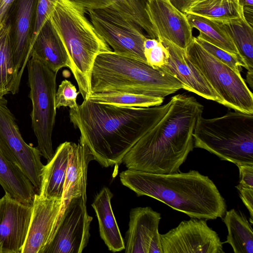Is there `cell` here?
Masks as SVG:
<instances>
[{
    "label": "cell",
    "mask_w": 253,
    "mask_h": 253,
    "mask_svg": "<svg viewBox=\"0 0 253 253\" xmlns=\"http://www.w3.org/2000/svg\"><path fill=\"white\" fill-rule=\"evenodd\" d=\"M170 105L125 107L84 100L70 109V122L80 132V143L102 167L119 166L132 146L164 116Z\"/></svg>",
    "instance_id": "1"
},
{
    "label": "cell",
    "mask_w": 253,
    "mask_h": 253,
    "mask_svg": "<svg viewBox=\"0 0 253 253\" xmlns=\"http://www.w3.org/2000/svg\"><path fill=\"white\" fill-rule=\"evenodd\" d=\"M169 101L164 116L124 157L122 163L128 169L160 174L175 172L193 151V133L203 106L185 94L174 95Z\"/></svg>",
    "instance_id": "2"
},
{
    "label": "cell",
    "mask_w": 253,
    "mask_h": 253,
    "mask_svg": "<svg viewBox=\"0 0 253 253\" xmlns=\"http://www.w3.org/2000/svg\"><path fill=\"white\" fill-rule=\"evenodd\" d=\"M120 178L138 196L156 199L191 218L215 219L227 211L214 182L197 170L160 174L128 169L120 174Z\"/></svg>",
    "instance_id": "3"
},
{
    "label": "cell",
    "mask_w": 253,
    "mask_h": 253,
    "mask_svg": "<svg viewBox=\"0 0 253 253\" xmlns=\"http://www.w3.org/2000/svg\"><path fill=\"white\" fill-rule=\"evenodd\" d=\"M86 11L71 0H54L48 18L69 54L70 70L84 100L91 94L90 77L96 57L113 51L87 18Z\"/></svg>",
    "instance_id": "4"
},
{
    "label": "cell",
    "mask_w": 253,
    "mask_h": 253,
    "mask_svg": "<svg viewBox=\"0 0 253 253\" xmlns=\"http://www.w3.org/2000/svg\"><path fill=\"white\" fill-rule=\"evenodd\" d=\"M182 87L176 78L160 69L113 51L96 57L90 77L91 94L126 92L164 97Z\"/></svg>",
    "instance_id": "5"
},
{
    "label": "cell",
    "mask_w": 253,
    "mask_h": 253,
    "mask_svg": "<svg viewBox=\"0 0 253 253\" xmlns=\"http://www.w3.org/2000/svg\"><path fill=\"white\" fill-rule=\"evenodd\" d=\"M193 136L194 147L236 165H253V114L235 111L210 119L201 115Z\"/></svg>",
    "instance_id": "6"
},
{
    "label": "cell",
    "mask_w": 253,
    "mask_h": 253,
    "mask_svg": "<svg viewBox=\"0 0 253 253\" xmlns=\"http://www.w3.org/2000/svg\"><path fill=\"white\" fill-rule=\"evenodd\" d=\"M27 66L29 97L32 104V128L42 156L49 162L54 154L52 135L56 114L55 101L57 73L35 57H31Z\"/></svg>",
    "instance_id": "7"
},
{
    "label": "cell",
    "mask_w": 253,
    "mask_h": 253,
    "mask_svg": "<svg viewBox=\"0 0 253 253\" xmlns=\"http://www.w3.org/2000/svg\"><path fill=\"white\" fill-rule=\"evenodd\" d=\"M185 50L188 59L218 96L220 104L253 114V95L240 73L212 55L194 37Z\"/></svg>",
    "instance_id": "8"
},
{
    "label": "cell",
    "mask_w": 253,
    "mask_h": 253,
    "mask_svg": "<svg viewBox=\"0 0 253 253\" xmlns=\"http://www.w3.org/2000/svg\"><path fill=\"white\" fill-rule=\"evenodd\" d=\"M4 97L0 99V150L16 165L30 180L39 194L43 165L38 147L28 144L23 138L16 119Z\"/></svg>",
    "instance_id": "9"
},
{
    "label": "cell",
    "mask_w": 253,
    "mask_h": 253,
    "mask_svg": "<svg viewBox=\"0 0 253 253\" xmlns=\"http://www.w3.org/2000/svg\"><path fill=\"white\" fill-rule=\"evenodd\" d=\"M87 12L93 27L114 52L147 63L143 44L147 37L138 25L109 10Z\"/></svg>",
    "instance_id": "10"
},
{
    "label": "cell",
    "mask_w": 253,
    "mask_h": 253,
    "mask_svg": "<svg viewBox=\"0 0 253 253\" xmlns=\"http://www.w3.org/2000/svg\"><path fill=\"white\" fill-rule=\"evenodd\" d=\"M160 236L163 253H224L217 233L204 219L182 221Z\"/></svg>",
    "instance_id": "11"
},
{
    "label": "cell",
    "mask_w": 253,
    "mask_h": 253,
    "mask_svg": "<svg viewBox=\"0 0 253 253\" xmlns=\"http://www.w3.org/2000/svg\"><path fill=\"white\" fill-rule=\"evenodd\" d=\"M86 198L80 196L67 205L54 237L44 253H81L90 237L92 217L86 211Z\"/></svg>",
    "instance_id": "12"
},
{
    "label": "cell",
    "mask_w": 253,
    "mask_h": 253,
    "mask_svg": "<svg viewBox=\"0 0 253 253\" xmlns=\"http://www.w3.org/2000/svg\"><path fill=\"white\" fill-rule=\"evenodd\" d=\"M32 212L9 194L0 199V253H22Z\"/></svg>",
    "instance_id": "13"
},
{
    "label": "cell",
    "mask_w": 253,
    "mask_h": 253,
    "mask_svg": "<svg viewBox=\"0 0 253 253\" xmlns=\"http://www.w3.org/2000/svg\"><path fill=\"white\" fill-rule=\"evenodd\" d=\"M146 11L157 39L165 38L186 49L194 37L185 13L169 0H146Z\"/></svg>",
    "instance_id": "14"
},
{
    "label": "cell",
    "mask_w": 253,
    "mask_h": 253,
    "mask_svg": "<svg viewBox=\"0 0 253 253\" xmlns=\"http://www.w3.org/2000/svg\"><path fill=\"white\" fill-rule=\"evenodd\" d=\"M61 202V199L46 198L35 194L22 253H44L55 234Z\"/></svg>",
    "instance_id": "15"
},
{
    "label": "cell",
    "mask_w": 253,
    "mask_h": 253,
    "mask_svg": "<svg viewBox=\"0 0 253 253\" xmlns=\"http://www.w3.org/2000/svg\"><path fill=\"white\" fill-rule=\"evenodd\" d=\"M37 2V0H16L11 11V44L18 86L30 58Z\"/></svg>",
    "instance_id": "16"
},
{
    "label": "cell",
    "mask_w": 253,
    "mask_h": 253,
    "mask_svg": "<svg viewBox=\"0 0 253 253\" xmlns=\"http://www.w3.org/2000/svg\"><path fill=\"white\" fill-rule=\"evenodd\" d=\"M161 214L151 207L131 210L125 253H163L159 225Z\"/></svg>",
    "instance_id": "17"
},
{
    "label": "cell",
    "mask_w": 253,
    "mask_h": 253,
    "mask_svg": "<svg viewBox=\"0 0 253 253\" xmlns=\"http://www.w3.org/2000/svg\"><path fill=\"white\" fill-rule=\"evenodd\" d=\"M168 51L166 63L159 69L176 78L182 88L219 103L220 99L204 76L188 59L185 49L169 41L158 39Z\"/></svg>",
    "instance_id": "18"
},
{
    "label": "cell",
    "mask_w": 253,
    "mask_h": 253,
    "mask_svg": "<svg viewBox=\"0 0 253 253\" xmlns=\"http://www.w3.org/2000/svg\"><path fill=\"white\" fill-rule=\"evenodd\" d=\"M94 158L84 145L71 142L69 158L64 184L62 202L56 231L69 201L80 196L86 198L87 171L89 163Z\"/></svg>",
    "instance_id": "19"
},
{
    "label": "cell",
    "mask_w": 253,
    "mask_h": 253,
    "mask_svg": "<svg viewBox=\"0 0 253 253\" xmlns=\"http://www.w3.org/2000/svg\"><path fill=\"white\" fill-rule=\"evenodd\" d=\"M31 57L40 59L57 74L63 67L71 68L67 51L49 19L43 25L35 40Z\"/></svg>",
    "instance_id": "20"
},
{
    "label": "cell",
    "mask_w": 253,
    "mask_h": 253,
    "mask_svg": "<svg viewBox=\"0 0 253 253\" xmlns=\"http://www.w3.org/2000/svg\"><path fill=\"white\" fill-rule=\"evenodd\" d=\"M90 10L105 9L117 13L138 25L149 38L157 39L146 11V0H71Z\"/></svg>",
    "instance_id": "21"
},
{
    "label": "cell",
    "mask_w": 253,
    "mask_h": 253,
    "mask_svg": "<svg viewBox=\"0 0 253 253\" xmlns=\"http://www.w3.org/2000/svg\"><path fill=\"white\" fill-rule=\"evenodd\" d=\"M113 193L107 187H103L95 196L91 205L98 219L100 236L113 252L125 249V242L113 213L111 200Z\"/></svg>",
    "instance_id": "22"
},
{
    "label": "cell",
    "mask_w": 253,
    "mask_h": 253,
    "mask_svg": "<svg viewBox=\"0 0 253 253\" xmlns=\"http://www.w3.org/2000/svg\"><path fill=\"white\" fill-rule=\"evenodd\" d=\"M70 142L57 148L52 159L44 166L39 195L49 199H61L68 165Z\"/></svg>",
    "instance_id": "23"
},
{
    "label": "cell",
    "mask_w": 253,
    "mask_h": 253,
    "mask_svg": "<svg viewBox=\"0 0 253 253\" xmlns=\"http://www.w3.org/2000/svg\"><path fill=\"white\" fill-rule=\"evenodd\" d=\"M0 184L12 198L32 205L37 191L21 169L9 161L0 150Z\"/></svg>",
    "instance_id": "24"
},
{
    "label": "cell",
    "mask_w": 253,
    "mask_h": 253,
    "mask_svg": "<svg viewBox=\"0 0 253 253\" xmlns=\"http://www.w3.org/2000/svg\"><path fill=\"white\" fill-rule=\"evenodd\" d=\"M223 217L228 231L224 243L231 245L234 253H253L252 224L244 213L231 209Z\"/></svg>",
    "instance_id": "25"
},
{
    "label": "cell",
    "mask_w": 253,
    "mask_h": 253,
    "mask_svg": "<svg viewBox=\"0 0 253 253\" xmlns=\"http://www.w3.org/2000/svg\"><path fill=\"white\" fill-rule=\"evenodd\" d=\"M216 21L220 23L232 40L246 65L247 72L253 73V26L245 16Z\"/></svg>",
    "instance_id": "26"
},
{
    "label": "cell",
    "mask_w": 253,
    "mask_h": 253,
    "mask_svg": "<svg viewBox=\"0 0 253 253\" xmlns=\"http://www.w3.org/2000/svg\"><path fill=\"white\" fill-rule=\"evenodd\" d=\"M185 14L191 28L199 31L198 37L242 60L232 40L219 22L203 16Z\"/></svg>",
    "instance_id": "27"
},
{
    "label": "cell",
    "mask_w": 253,
    "mask_h": 253,
    "mask_svg": "<svg viewBox=\"0 0 253 253\" xmlns=\"http://www.w3.org/2000/svg\"><path fill=\"white\" fill-rule=\"evenodd\" d=\"M19 88L12 57L10 21L0 33V99L8 93H17Z\"/></svg>",
    "instance_id": "28"
},
{
    "label": "cell",
    "mask_w": 253,
    "mask_h": 253,
    "mask_svg": "<svg viewBox=\"0 0 253 253\" xmlns=\"http://www.w3.org/2000/svg\"><path fill=\"white\" fill-rule=\"evenodd\" d=\"M186 13L195 14L216 21H224L244 16L240 0H198Z\"/></svg>",
    "instance_id": "29"
},
{
    "label": "cell",
    "mask_w": 253,
    "mask_h": 253,
    "mask_svg": "<svg viewBox=\"0 0 253 253\" xmlns=\"http://www.w3.org/2000/svg\"><path fill=\"white\" fill-rule=\"evenodd\" d=\"M87 99L121 106L146 108L161 105L164 97L126 92H106L92 93Z\"/></svg>",
    "instance_id": "30"
},
{
    "label": "cell",
    "mask_w": 253,
    "mask_h": 253,
    "mask_svg": "<svg viewBox=\"0 0 253 253\" xmlns=\"http://www.w3.org/2000/svg\"><path fill=\"white\" fill-rule=\"evenodd\" d=\"M194 39L205 50L236 72L240 73L242 67L246 68L244 62L237 55L226 51L198 36L194 37Z\"/></svg>",
    "instance_id": "31"
},
{
    "label": "cell",
    "mask_w": 253,
    "mask_h": 253,
    "mask_svg": "<svg viewBox=\"0 0 253 253\" xmlns=\"http://www.w3.org/2000/svg\"><path fill=\"white\" fill-rule=\"evenodd\" d=\"M79 92L75 86L69 81L64 80L56 90L55 105L56 109L61 107H69L70 109L76 110L78 107L77 98Z\"/></svg>",
    "instance_id": "32"
},
{
    "label": "cell",
    "mask_w": 253,
    "mask_h": 253,
    "mask_svg": "<svg viewBox=\"0 0 253 253\" xmlns=\"http://www.w3.org/2000/svg\"><path fill=\"white\" fill-rule=\"evenodd\" d=\"M54 1V0H37L31 38V50L39 32L45 22L48 20Z\"/></svg>",
    "instance_id": "33"
},
{
    "label": "cell",
    "mask_w": 253,
    "mask_h": 253,
    "mask_svg": "<svg viewBox=\"0 0 253 253\" xmlns=\"http://www.w3.org/2000/svg\"><path fill=\"white\" fill-rule=\"evenodd\" d=\"M144 53L147 63L155 69L163 66L168 57V51L160 41L154 47L144 49Z\"/></svg>",
    "instance_id": "34"
},
{
    "label": "cell",
    "mask_w": 253,
    "mask_h": 253,
    "mask_svg": "<svg viewBox=\"0 0 253 253\" xmlns=\"http://www.w3.org/2000/svg\"><path fill=\"white\" fill-rule=\"evenodd\" d=\"M240 197L249 211L250 219L249 221L253 224V188L244 187L240 184L236 186Z\"/></svg>",
    "instance_id": "35"
},
{
    "label": "cell",
    "mask_w": 253,
    "mask_h": 253,
    "mask_svg": "<svg viewBox=\"0 0 253 253\" xmlns=\"http://www.w3.org/2000/svg\"><path fill=\"white\" fill-rule=\"evenodd\" d=\"M241 185L253 188V165H237Z\"/></svg>",
    "instance_id": "36"
},
{
    "label": "cell",
    "mask_w": 253,
    "mask_h": 253,
    "mask_svg": "<svg viewBox=\"0 0 253 253\" xmlns=\"http://www.w3.org/2000/svg\"><path fill=\"white\" fill-rule=\"evenodd\" d=\"M16 0H0V33L10 21L12 7Z\"/></svg>",
    "instance_id": "37"
},
{
    "label": "cell",
    "mask_w": 253,
    "mask_h": 253,
    "mask_svg": "<svg viewBox=\"0 0 253 253\" xmlns=\"http://www.w3.org/2000/svg\"><path fill=\"white\" fill-rule=\"evenodd\" d=\"M176 8L186 13L190 6L198 0H169Z\"/></svg>",
    "instance_id": "38"
},
{
    "label": "cell",
    "mask_w": 253,
    "mask_h": 253,
    "mask_svg": "<svg viewBox=\"0 0 253 253\" xmlns=\"http://www.w3.org/2000/svg\"><path fill=\"white\" fill-rule=\"evenodd\" d=\"M244 10H253V0H240Z\"/></svg>",
    "instance_id": "39"
}]
</instances>
